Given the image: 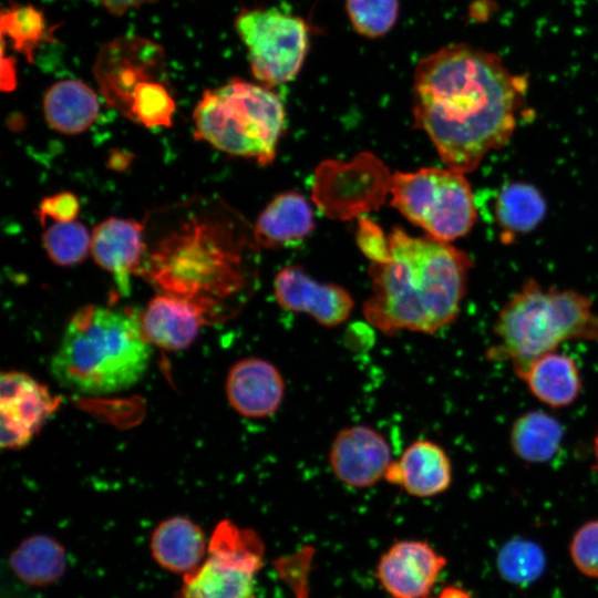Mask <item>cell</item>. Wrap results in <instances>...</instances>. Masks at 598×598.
<instances>
[{
	"label": "cell",
	"instance_id": "6da1fadb",
	"mask_svg": "<svg viewBox=\"0 0 598 598\" xmlns=\"http://www.w3.org/2000/svg\"><path fill=\"white\" fill-rule=\"evenodd\" d=\"M527 81L494 53L450 44L419 61L413 117L447 168L474 171L506 144L525 106Z\"/></svg>",
	"mask_w": 598,
	"mask_h": 598
},
{
	"label": "cell",
	"instance_id": "7a4b0ae2",
	"mask_svg": "<svg viewBox=\"0 0 598 598\" xmlns=\"http://www.w3.org/2000/svg\"><path fill=\"white\" fill-rule=\"evenodd\" d=\"M391 259L371 264L367 321L382 333H435L457 318L472 260L447 241L414 237L401 227L389 235Z\"/></svg>",
	"mask_w": 598,
	"mask_h": 598
},
{
	"label": "cell",
	"instance_id": "3957f363",
	"mask_svg": "<svg viewBox=\"0 0 598 598\" xmlns=\"http://www.w3.org/2000/svg\"><path fill=\"white\" fill-rule=\"evenodd\" d=\"M258 248L245 220L225 213L216 218H194L163 239L144 271L166 293L199 307H239L258 282Z\"/></svg>",
	"mask_w": 598,
	"mask_h": 598
},
{
	"label": "cell",
	"instance_id": "277c9868",
	"mask_svg": "<svg viewBox=\"0 0 598 598\" xmlns=\"http://www.w3.org/2000/svg\"><path fill=\"white\" fill-rule=\"evenodd\" d=\"M151 357V342L136 315L89 305L69 321L50 371L68 391L105 395L135 385L146 373Z\"/></svg>",
	"mask_w": 598,
	"mask_h": 598
},
{
	"label": "cell",
	"instance_id": "5b68a950",
	"mask_svg": "<svg viewBox=\"0 0 598 598\" xmlns=\"http://www.w3.org/2000/svg\"><path fill=\"white\" fill-rule=\"evenodd\" d=\"M494 333L497 342L487 350V359L509 363L520 378L534 360L565 341L598 343V313L587 296L545 289L529 279L499 310Z\"/></svg>",
	"mask_w": 598,
	"mask_h": 598
},
{
	"label": "cell",
	"instance_id": "8992f818",
	"mask_svg": "<svg viewBox=\"0 0 598 598\" xmlns=\"http://www.w3.org/2000/svg\"><path fill=\"white\" fill-rule=\"evenodd\" d=\"M193 120L196 140L267 166L275 159L286 112L270 87L231 79L203 93Z\"/></svg>",
	"mask_w": 598,
	"mask_h": 598
},
{
	"label": "cell",
	"instance_id": "52a82bcc",
	"mask_svg": "<svg viewBox=\"0 0 598 598\" xmlns=\"http://www.w3.org/2000/svg\"><path fill=\"white\" fill-rule=\"evenodd\" d=\"M390 194L392 206L408 220L442 241L465 236L476 220L470 183L451 168L395 172Z\"/></svg>",
	"mask_w": 598,
	"mask_h": 598
},
{
	"label": "cell",
	"instance_id": "ba28073f",
	"mask_svg": "<svg viewBox=\"0 0 598 598\" xmlns=\"http://www.w3.org/2000/svg\"><path fill=\"white\" fill-rule=\"evenodd\" d=\"M265 544L257 532L219 522L199 567L183 576L177 598H257L256 577L264 566Z\"/></svg>",
	"mask_w": 598,
	"mask_h": 598
},
{
	"label": "cell",
	"instance_id": "9c48e42d",
	"mask_svg": "<svg viewBox=\"0 0 598 598\" xmlns=\"http://www.w3.org/2000/svg\"><path fill=\"white\" fill-rule=\"evenodd\" d=\"M235 29L260 84L271 87L297 76L310 45L309 25L301 17L275 7L246 9Z\"/></svg>",
	"mask_w": 598,
	"mask_h": 598
},
{
	"label": "cell",
	"instance_id": "30bf717a",
	"mask_svg": "<svg viewBox=\"0 0 598 598\" xmlns=\"http://www.w3.org/2000/svg\"><path fill=\"white\" fill-rule=\"evenodd\" d=\"M392 174L373 153L361 152L350 161L326 159L315 169L311 198L334 220H350L379 209L391 189Z\"/></svg>",
	"mask_w": 598,
	"mask_h": 598
},
{
	"label": "cell",
	"instance_id": "8fae6325",
	"mask_svg": "<svg viewBox=\"0 0 598 598\" xmlns=\"http://www.w3.org/2000/svg\"><path fill=\"white\" fill-rule=\"evenodd\" d=\"M93 73L109 103L126 115L138 92L164 81L163 48L141 37L114 39L101 47Z\"/></svg>",
	"mask_w": 598,
	"mask_h": 598
},
{
	"label": "cell",
	"instance_id": "7c38bea8",
	"mask_svg": "<svg viewBox=\"0 0 598 598\" xmlns=\"http://www.w3.org/2000/svg\"><path fill=\"white\" fill-rule=\"evenodd\" d=\"M328 460L338 481L357 489L379 483L393 461L386 439L364 424L340 430L331 442Z\"/></svg>",
	"mask_w": 598,
	"mask_h": 598
},
{
	"label": "cell",
	"instance_id": "4fadbf2b",
	"mask_svg": "<svg viewBox=\"0 0 598 598\" xmlns=\"http://www.w3.org/2000/svg\"><path fill=\"white\" fill-rule=\"evenodd\" d=\"M1 446L28 444L58 406L48 389L19 371L1 373Z\"/></svg>",
	"mask_w": 598,
	"mask_h": 598
},
{
	"label": "cell",
	"instance_id": "5bb4252c",
	"mask_svg": "<svg viewBox=\"0 0 598 598\" xmlns=\"http://www.w3.org/2000/svg\"><path fill=\"white\" fill-rule=\"evenodd\" d=\"M446 559L427 542H394L380 557L375 573L392 598H430Z\"/></svg>",
	"mask_w": 598,
	"mask_h": 598
},
{
	"label": "cell",
	"instance_id": "9a60e30c",
	"mask_svg": "<svg viewBox=\"0 0 598 598\" xmlns=\"http://www.w3.org/2000/svg\"><path fill=\"white\" fill-rule=\"evenodd\" d=\"M274 289L280 307L309 315L323 327L340 326L353 309V299L344 288L321 283L296 265L283 267L276 275Z\"/></svg>",
	"mask_w": 598,
	"mask_h": 598
},
{
	"label": "cell",
	"instance_id": "2e32d148",
	"mask_svg": "<svg viewBox=\"0 0 598 598\" xmlns=\"http://www.w3.org/2000/svg\"><path fill=\"white\" fill-rule=\"evenodd\" d=\"M225 391L230 406L239 415L265 419L280 409L286 385L274 363L262 358L247 357L230 367Z\"/></svg>",
	"mask_w": 598,
	"mask_h": 598
},
{
	"label": "cell",
	"instance_id": "e0dca14e",
	"mask_svg": "<svg viewBox=\"0 0 598 598\" xmlns=\"http://www.w3.org/2000/svg\"><path fill=\"white\" fill-rule=\"evenodd\" d=\"M384 480L409 495L429 498L445 493L453 481L446 451L430 440L412 442L389 466Z\"/></svg>",
	"mask_w": 598,
	"mask_h": 598
},
{
	"label": "cell",
	"instance_id": "ac0fdd59",
	"mask_svg": "<svg viewBox=\"0 0 598 598\" xmlns=\"http://www.w3.org/2000/svg\"><path fill=\"white\" fill-rule=\"evenodd\" d=\"M143 225L133 219L111 217L91 235L94 261L114 276L118 290L130 291V275L140 267L145 251Z\"/></svg>",
	"mask_w": 598,
	"mask_h": 598
},
{
	"label": "cell",
	"instance_id": "d6986e66",
	"mask_svg": "<svg viewBox=\"0 0 598 598\" xmlns=\"http://www.w3.org/2000/svg\"><path fill=\"white\" fill-rule=\"evenodd\" d=\"M204 319V311L195 303L164 292L148 302L141 321L152 344L179 351L195 341Z\"/></svg>",
	"mask_w": 598,
	"mask_h": 598
},
{
	"label": "cell",
	"instance_id": "ffe728a7",
	"mask_svg": "<svg viewBox=\"0 0 598 598\" xmlns=\"http://www.w3.org/2000/svg\"><path fill=\"white\" fill-rule=\"evenodd\" d=\"M313 229L311 206L301 194L290 190L268 203L252 234L259 248L277 249L300 244Z\"/></svg>",
	"mask_w": 598,
	"mask_h": 598
},
{
	"label": "cell",
	"instance_id": "44dd1931",
	"mask_svg": "<svg viewBox=\"0 0 598 598\" xmlns=\"http://www.w3.org/2000/svg\"><path fill=\"white\" fill-rule=\"evenodd\" d=\"M207 548L202 528L185 516H172L162 520L151 536L154 560L162 568L183 576L202 565Z\"/></svg>",
	"mask_w": 598,
	"mask_h": 598
},
{
	"label": "cell",
	"instance_id": "7402d4cb",
	"mask_svg": "<svg viewBox=\"0 0 598 598\" xmlns=\"http://www.w3.org/2000/svg\"><path fill=\"white\" fill-rule=\"evenodd\" d=\"M100 111L97 94L84 82L65 79L53 83L43 97V113L48 125L65 135L85 132Z\"/></svg>",
	"mask_w": 598,
	"mask_h": 598
},
{
	"label": "cell",
	"instance_id": "603a6c76",
	"mask_svg": "<svg viewBox=\"0 0 598 598\" xmlns=\"http://www.w3.org/2000/svg\"><path fill=\"white\" fill-rule=\"evenodd\" d=\"M522 379L529 392L553 409L571 405L581 392V375L575 360L551 351L534 360Z\"/></svg>",
	"mask_w": 598,
	"mask_h": 598
},
{
	"label": "cell",
	"instance_id": "cb8c5ba5",
	"mask_svg": "<svg viewBox=\"0 0 598 598\" xmlns=\"http://www.w3.org/2000/svg\"><path fill=\"white\" fill-rule=\"evenodd\" d=\"M9 565L24 584L45 587L56 582L65 574L66 554L58 540L37 534L23 539L11 551Z\"/></svg>",
	"mask_w": 598,
	"mask_h": 598
},
{
	"label": "cell",
	"instance_id": "d4e9b609",
	"mask_svg": "<svg viewBox=\"0 0 598 598\" xmlns=\"http://www.w3.org/2000/svg\"><path fill=\"white\" fill-rule=\"evenodd\" d=\"M564 439L561 423L553 415L539 411H528L513 422L509 430V445L513 453L529 464H542L553 460Z\"/></svg>",
	"mask_w": 598,
	"mask_h": 598
},
{
	"label": "cell",
	"instance_id": "484cf974",
	"mask_svg": "<svg viewBox=\"0 0 598 598\" xmlns=\"http://www.w3.org/2000/svg\"><path fill=\"white\" fill-rule=\"evenodd\" d=\"M545 214L546 203L543 195L527 183L506 184L495 202V215L504 239L535 229Z\"/></svg>",
	"mask_w": 598,
	"mask_h": 598
},
{
	"label": "cell",
	"instance_id": "4316f807",
	"mask_svg": "<svg viewBox=\"0 0 598 598\" xmlns=\"http://www.w3.org/2000/svg\"><path fill=\"white\" fill-rule=\"evenodd\" d=\"M496 565L506 581L524 586L534 582L544 573L546 557L535 542L515 537L502 546Z\"/></svg>",
	"mask_w": 598,
	"mask_h": 598
},
{
	"label": "cell",
	"instance_id": "83f0119b",
	"mask_svg": "<svg viewBox=\"0 0 598 598\" xmlns=\"http://www.w3.org/2000/svg\"><path fill=\"white\" fill-rule=\"evenodd\" d=\"M48 257L58 266H73L84 260L91 250V235L75 220L55 223L42 235Z\"/></svg>",
	"mask_w": 598,
	"mask_h": 598
},
{
	"label": "cell",
	"instance_id": "f1b7e54d",
	"mask_svg": "<svg viewBox=\"0 0 598 598\" xmlns=\"http://www.w3.org/2000/svg\"><path fill=\"white\" fill-rule=\"evenodd\" d=\"M2 35H8L12 47L31 59L34 48L45 39L43 14L31 6H16L2 11Z\"/></svg>",
	"mask_w": 598,
	"mask_h": 598
},
{
	"label": "cell",
	"instance_id": "f546056e",
	"mask_svg": "<svg viewBox=\"0 0 598 598\" xmlns=\"http://www.w3.org/2000/svg\"><path fill=\"white\" fill-rule=\"evenodd\" d=\"M346 9L357 33L377 39L394 27L399 16V0H346Z\"/></svg>",
	"mask_w": 598,
	"mask_h": 598
},
{
	"label": "cell",
	"instance_id": "4dcf8cb0",
	"mask_svg": "<svg viewBox=\"0 0 598 598\" xmlns=\"http://www.w3.org/2000/svg\"><path fill=\"white\" fill-rule=\"evenodd\" d=\"M175 111V101L164 81L152 83L137 93L126 115L146 127L169 126Z\"/></svg>",
	"mask_w": 598,
	"mask_h": 598
},
{
	"label": "cell",
	"instance_id": "1f68e13d",
	"mask_svg": "<svg viewBox=\"0 0 598 598\" xmlns=\"http://www.w3.org/2000/svg\"><path fill=\"white\" fill-rule=\"evenodd\" d=\"M569 554L580 573L598 578V519L588 520L577 528L570 539Z\"/></svg>",
	"mask_w": 598,
	"mask_h": 598
},
{
	"label": "cell",
	"instance_id": "d6a6232c",
	"mask_svg": "<svg viewBox=\"0 0 598 598\" xmlns=\"http://www.w3.org/2000/svg\"><path fill=\"white\" fill-rule=\"evenodd\" d=\"M357 244L372 264H385L391 259L389 236L382 228L367 217H359Z\"/></svg>",
	"mask_w": 598,
	"mask_h": 598
},
{
	"label": "cell",
	"instance_id": "836d02e7",
	"mask_svg": "<svg viewBox=\"0 0 598 598\" xmlns=\"http://www.w3.org/2000/svg\"><path fill=\"white\" fill-rule=\"evenodd\" d=\"M79 212L78 198L71 193L63 192L45 197L40 204L38 215L41 221L49 217L58 223H68L73 221Z\"/></svg>",
	"mask_w": 598,
	"mask_h": 598
},
{
	"label": "cell",
	"instance_id": "e575fe53",
	"mask_svg": "<svg viewBox=\"0 0 598 598\" xmlns=\"http://www.w3.org/2000/svg\"><path fill=\"white\" fill-rule=\"evenodd\" d=\"M96 1L111 13L120 16L127 12L131 9L141 7L153 0H96Z\"/></svg>",
	"mask_w": 598,
	"mask_h": 598
},
{
	"label": "cell",
	"instance_id": "d590c367",
	"mask_svg": "<svg viewBox=\"0 0 598 598\" xmlns=\"http://www.w3.org/2000/svg\"><path fill=\"white\" fill-rule=\"evenodd\" d=\"M437 598H470L468 592L457 586H446Z\"/></svg>",
	"mask_w": 598,
	"mask_h": 598
},
{
	"label": "cell",
	"instance_id": "8d00e7d4",
	"mask_svg": "<svg viewBox=\"0 0 598 598\" xmlns=\"http://www.w3.org/2000/svg\"><path fill=\"white\" fill-rule=\"evenodd\" d=\"M594 456H595L594 468L598 472V431L594 437Z\"/></svg>",
	"mask_w": 598,
	"mask_h": 598
}]
</instances>
